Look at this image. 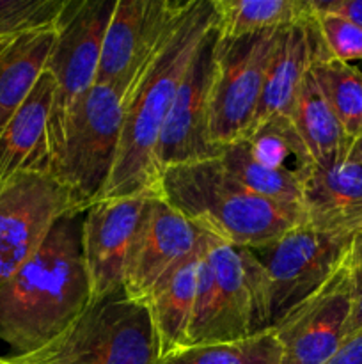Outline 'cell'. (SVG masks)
I'll return each mask as SVG.
<instances>
[{
	"label": "cell",
	"instance_id": "1",
	"mask_svg": "<svg viewBox=\"0 0 362 364\" xmlns=\"http://www.w3.org/2000/svg\"><path fill=\"white\" fill-rule=\"evenodd\" d=\"M215 23L212 0H192L187 13L126 92L116 162L98 201L126 198L156 187V148L163 123L192 60Z\"/></svg>",
	"mask_w": 362,
	"mask_h": 364
},
{
	"label": "cell",
	"instance_id": "2",
	"mask_svg": "<svg viewBox=\"0 0 362 364\" xmlns=\"http://www.w3.org/2000/svg\"><path fill=\"white\" fill-rule=\"evenodd\" d=\"M78 217H62L39 251L0 288V340L14 354L46 345L91 304Z\"/></svg>",
	"mask_w": 362,
	"mask_h": 364
},
{
	"label": "cell",
	"instance_id": "3",
	"mask_svg": "<svg viewBox=\"0 0 362 364\" xmlns=\"http://www.w3.org/2000/svg\"><path fill=\"white\" fill-rule=\"evenodd\" d=\"M155 192L199 230L234 247H265L305 223L302 210L280 206L241 187L219 156L165 169Z\"/></svg>",
	"mask_w": 362,
	"mask_h": 364
},
{
	"label": "cell",
	"instance_id": "4",
	"mask_svg": "<svg viewBox=\"0 0 362 364\" xmlns=\"http://www.w3.org/2000/svg\"><path fill=\"white\" fill-rule=\"evenodd\" d=\"M270 327L261 262L252 249L234 247L208 235L199 262L190 347L245 340Z\"/></svg>",
	"mask_w": 362,
	"mask_h": 364
},
{
	"label": "cell",
	"instance_id": "5",
	"mask_svg": "<svg viewBox=\"0 0 362 364\" xmlns=\"http://www.w3.org/2000/svg\"><path fill=\"white\" fill-rule=\"evenodd\" d=\"M7 364H156L158 341L148 308L123 291L89 304L59 336Z\"/></svg>",
	"mask_w": 362,
	"mask_h": 364
},
{
	"label": "cell",
	"instance_id": "6",
	"mask_svg": "<svg viewBox=\"0 0 362 364\" xmlns=\"http://www.w3.org/2000/svg\"><path fill=\"white\" fill-rule=\"evenodd\" d=\"M123 116V92L112 85L94 84L73 109L62 142L50 156L48 174L71 192L80 213L98 201L109 181Z\"/></svg>",
	"mask_w": 362,
	"mask_h": 364
},
{
	"label": "cell",
	"instance_id": "7",
	"mask_svg": "<svg viewBox=\"0 0 362 364\" xmlns=\"http://www.w3.org/2000/svg\"><path fill=\"white\" fill-rule=\"evenodd\" d=\"M116 0H67L46 71L53 78L48 119L50 156L62 142L75 107L96 84L102 46Z\"/></svg>",
	"mask_w": 362,
	"mask_h": 364
},
{
	"label": "cell",
	"instance_id": "8",
	"mask_svg": "<svg viewBox=\"0 0 362 364\" xmlns=\"http://www.w3.org/2000/svg\"><path fill=\"white\" fill-rule=\"evenodd\" d=\"M280 31L238 39H224L216 34L209 100L212 139L216 148L222 149L251 134L266 68Z\"/></svg>",
	"mask_w": 362,
	"mask_h": 364
},
{
	"label": "cell",
	"instance_id": "9",
	"mask_svg": "<svg viewBox=\"0 0 362 364\" xmlns=\"http://www.w3.org/2000/svg\"><path fill=\"white\" fill-rule=\"evenodd\" d=\"M351 238L323 233L304 223L272 244L252 249L265 270L272 327L329 281L346 258Z\"/></svg>",
	"mask_w": 362,
	"mask_h": 364
},
{
	"label": "cell",
	"instance_id": "10",
	"mask_svg": "<svg viewBox=\"0 0 362 364\" xmlns=\"http://www.w3.org/2000/svg\"><path fill=\"white\" fill-rule=\"evenodd\" d=\"M66 215L82 213L71 192L52 174L21 173L0 185V288Z\"/></svg>",
	"mask_w": 362,
	"mask_h": 364
},
{
	"label": "cell",
	"instance_id": "11",
	"mask_svg": "<svg viewBox=\"0 0 362 364\" xmlns=\"http://www.w3.org/2000/svg\"><path fill=\"white\" fill-rule=\"evenodd\" d=\"M190 4L192 0H116L96 84L112 85L126 96Z\"/></svg>",
	"mask_w": 362,
	"mask_h": 364
},
{
	"label": "cell",
	"instance_id": "12",
	"mask_svg": "<svg viewBox=\"0 0 362 364\" xmlns=\"http://www.w3.org/2000/svg\"><path fill=\"white\" fill-rule=\"evenodd\" d=\"M206 237L208 233L194 226L153 191L128 256L123 294L144 304L172 270L201 249Z\"/></svg>",
	"mask_w": 362,
	"mask_h": 364
},
{
	"label": "cell",
	"instance_id": "13",
	"mask_svg": "<svg viewBox=\"0 0 362 364\" xmlns=\"http://www.w3.org/2000/svg\"><path fill=\"white\" fill-rule=\"evenodd\" d=\"M350 251V249H348ZM353 297L348 255L323 287L295 306L272 331L280 345L283 364H325L344 340Z\"/></svg>",
	"mask_w": 362,
	"mask_h": 364
},
{
	"label": "cell",
	"instance_id": "14",
	"mask_svg": "<svg viewBox=\"0 0 362 364\" xmlns=\"http://www.w3.org/2000/svg\"><path fill=\"white\" fill-rule=\"evenodd\" d=\"M153 191L102 199L84 212L80 242L91 304L123 291L128 256Z\"/></svg>",
	"mask_w": 362,
	"mask_h": 364
},
{
	"label": "cell",
	"instance_id": "15",
	"mask_svg": "<svg viewBox=\"0 0 362 364\" xmlns=\"http://www.w3.org/2000/svg\"><path fill=\"white\" fill-rule=\"evenodd\" d=\"M215 38L216 28H213L192 60L167 114L156 148L158 178L170 167L216 159L222 151L212 139L209 117Z\"/></svg>",
	"mask_w": 362,
	"mask_h": 364
},
{
	"label": "cell",
	"instance_id": "16",
	"mask_svg": "<svg viewBox=\"0 0 362 364\" xmlns=\"http://www.w3.org/2000/svg\"><path fill=\"white\" fill-rule=\"evenodd\" d=\"M322 45L314 9L309 20L284 27L277 34L248 137L270 121L290 119L302 84L311 70L312 57Z\"/></svg>",
	"mask_w": 362,
	"mask_h": 364
},
{
	"label": "cell",
	"instance_id": "17",
	"mask_svg": "<svg viewBox=\"0 0 362 364\" xmlns=\"http://www.w3.org/2000/svg\"><path fill=\"white\" fill-rule=\"evenodd\" d=\"M305 224L341 237L362 230V167L346 159L332 166H312L302 181Z\"/></svg>",
	"mask_w": 362,
	"mask_h": 364
},
{
	"label": "cell",
	"instance_id": "18",
	"mask_svg": "<svg viewBox=\"0 0 362 364\" xmlns=\"http://www.w3.org/2000/svg\"><path fill=\"white\" fill-rule=\"evenodd\" d=\"M52 102L53 78L45 71L0 134V185L21 173H48Z\"/></svg>",
	"mask_w": 362,
	"mask_h": 364
},
{
	"label": "cell",
	"instance_id": "19",
	"mask_svg": "<svg viewBox=\"0 0 362 364\" xmlns=\"http://www.w3.org/2000/svg\"><path fill=\"white\" fill-rule=\"evenodd\" d=\"M202 247L204 244L176 270H172L144 302L158 341L160 359L190 347V326Z\"/></svg>",
	"mask_w": 362,
	"mask_h": 364
},
{
	"label": "cell",
	"instance_id": "20",
	"mask_svg": "<svg viewBox=\"0 0 362 364\" xmlns=\"http://www.w3.org/2000/svg\"><path fill=\"white\" fill-rule=\"evenodd\" d=\"M57 28L28 32L0 50V134L46 71Z\"/></svg>",
	"mask_w": 362,
	"mask_h": 364
},
{
	"label": "cell",
	"instance_id": "21",
	"mask_svg": "<svg viewBox=\"0 0 362 364\" xmlns=\"http://www.w3.org/2000/svg\"><path fill=\"white\" fill-rule=\"evenodd\" d=\"M290 123L316 166H332L343 162L350 155L353 141L348 137L334 110L327 103L325 96L312 78L311 70L298 92Z\"/></svg>",
	"mask_w": 362,
	"mask_h": 364
},
{
	"label": "cell",
	"instance_id": "22",
	"mask_svg": "<svg viewBox=\"0 0 362 364\" xmlns=\"http://www.w3.org/2000/svg\"><path fill=\"white\" fill-rule=\"evenodd\" d=\"M220 164L241 187L263 199L287 208H302V180L297 171L263 162L252 149L248 139L224 146Z\"/></svg>",
	"mask_w": 362,
	"mask_h": 364
},
{
	"label": "cell",
	"instance_id": "23",
	"mask_svg": "<svg viewBox=\"0 0 362 364\" xmlns=\"http://www.w3.org/2000/svg\"><path fill=\"white\" fill-rule=\"evenodd\" d=\"M216 34L238 39L280 31L312 16V0H212Z\"/></svg>",
	"mask_w": 362,
	"mask_h": 364
},
{
	"label": "cell",
	"instance_id": "24",
	"mask_svg": "<svg viewBox=\"0 0 362 364\" xmlns=\"http://www.w3.org/2000/svg\"><path fill=\"white\" fill-rule=\"evenodd\" d=\"M311 75L348 137H362V71L332 57L322 45L312 57Z\"/></svg>",
	"mask_w": 362,
	"mask_h": 364
},
{
	"label": "cell",
	"instance_id": "25",
	"mask_svg": "<svg viewBox=\"0 0 362 364\" xmlns=\"http://www.w3.org/2000/svg\"><path fill=\"white\" fill-rule=\"evenodd\" d=\"M156 364H283L272 329L229 343L194 345L158 359Z\"/></svg>",
	"mask_w": 362,
	"mask_h": 364
},
{
	"label": "cell",
	"instance_id": "26",
	"mask_svg": "<svg viewBox=\"0 0 362 364\" xmlns=\"http://www.w3.org/2000/svg\"><path fill=\"white\" fill-rule=\"evenodd\" d=\"M67 0H0V50L28 32L57 28Z\"/></svg>",
	"mask_w": 362,
	"mask_h": 364
},
{
	"label": "cell",
	"instance_id": "27",
	"mask_svg": "<svg viewBox=\"0 0 362 364\" xmlns=\"http://www.w3.org/2000/svg\"><path fill=\"white\" fill-rule=\"evenodd\" d=\"M312 9L327 52L348 64H351V60H362V27L341 14L319 9L314 0Z\"/></svg>",
	"mask_w": 362,
	"mask_h": 364
},
{
	"label": "cell",
	"instance_id": "28",
	"mask_svg": "<svg viewBox=\"0 0 362 364\" xmlns=\"http://www.w3.org/2000/svg\"><path fill=\"white\" fill-rule=\"evenodd\" d=\"M325 364H362V331L344 338L336 354Z\"/></svg>",
	"mask_w": 362,
	"mask_h": 364
},
{
	"label": "cell",
	"instance_id": "29",
	"mask_svg": "<svg viewBox=\"0 0 362 364\" xmlns=\"http://www.w3.org/2000/svg\"><path fill=\"white\" fill-rule=\"evenodd\" d=\"M314 2L319 9L341 14L362 27V0H327V2L314 0Z\"/></svg>",
	"mask_w": 362,
	"mask_h": 364
},
{
	"label": "cell",
	"instance_id": "30",
	"mask_svg": "<svg viewBox=\"0 0 362 364\" xmlns=\"http://www.w3.org/2000/svg\"><path fill=\"white\" fill-rule=\"evenodd\" d=\"M362 331V283L353 281V297H351L350 316H348L346 329H344V338L357 334Z\"/></svg>",
	"mask_w": 362,
	"mask_h": 364
},
{
	"label": "cell",
	"instance_id": "31",
	"mask_svg": "<svg viewBox=\"0 0 362 364\" xmlns=\"http://www.w3.org/2000/svg\"><path fill=\"white\" fill-rule=\"evenodd\" d=\"M348 263H350L351 276L355 283H362V230L357 231L351 238L350 251H348Z\"/></svg>",
	"mask_w": 362,
	"mask_h": 364
},
{
	"label": "cell",
	"instance_id": "32",
	"mask_svg": "<svg viewBox=\"0 0 362 364\" xmlns=\"http://www.w3.org/2000/svg\"><path fill=\"white\" fill-rule=\"evenodd\" d=\"M348 159L353 160L355 164H358V166L362 167V137H358L357 141H353V144H351V149H350V155H348Z\"/></svg>",
	"mask_w": 362,
	"mask_h": 364
},
{
	"label": "cell",
	"instance_id": "33",
	"mask_svg": "<svg viewBox=\"0 0 362 364\" xmlns=\"http://www.w3.org/2000/svg\"><path fill=\"white\" fill-rule=\"evenodd\" d=\"M0 364H7V361L4 358H0Z\"/></svg>",
	"mask_w": 362,
	"mask_h": 364
}]
</instances>
